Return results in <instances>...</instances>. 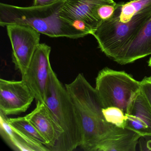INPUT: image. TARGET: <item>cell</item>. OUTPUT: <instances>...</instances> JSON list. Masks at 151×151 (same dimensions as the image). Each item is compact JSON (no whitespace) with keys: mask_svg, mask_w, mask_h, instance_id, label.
<instances>
[{"mask_svg":"<svg viewBox=\"0 0 151 151\" xmlns=\"http://www.w3.org/2000/svg\"><path fill=\"white\" fill-rule=\"evenodd\" d=\"M65 0L45 6L21 7L0 3V25H26L50 37L78 39L87 36L61 18L60 11Z\"/></svg>","mask_w":151,"mask_h":151,"instance_id":"obj_1","label":"cell"},{"mask_svg":"<svg viewBox=\"0 0 151 151\" xmlns=\"http://www.w3.org/2000/svg\"><path fill=\"white\" fill-rule=\"evenodd\" d=\"M65 87L80 117L83 132L80 147L85 151H97L101 141L114 126L105 120L103 109L95 88L82 73Z\"/></svg>","mask_w":151,"mask_h":151,"instance_id":"obj_2","label":"cell"},{"mask_svg":"<svg viewBox=\"0 0 151 151\" xmlns=\"http://www.w3.org/2000/svg\"><path fill=\"white\" fill-rule=\"evenodd\" d=\"M45 104L56 124L60 137L51 151H72L81 146L83 132L78 112L53 70L51 71Z\"/></svg>","mask_w":151,"mask_h":151,"instance_id":"obj_3","label":"cell"},{"mask_svg":"<svg viewBox=\"0 0 151 151\" xmlns=\"http://www.w3.org/2000/svg\"><path fill=\"white\" fill-rule=\"evenodd\" d=\"M122 2L117 3L113 16L102 22L91 35L96 39L99 48L107 57L115 60L135 37L151 17V6L134 16L127 22L119 20Z\"/></svg>","mask_w":151,"mask_h":151,"instance_id":"obj_4","label":"cell"},{"mask_svg":"<svg viewBox=\"0 0 151 151\" xmlns=\"http://www.w3.org/2000/svg\"><path fill=\"white\" fill-rule=\"evenodd\" d=\"M96 92L103 108L116 107L126 113L132 100L140 91V82L124 71L106 68L96 78Z\"/></svg>","mask_w":151,"mask_h":151,"instance_id":"obj_5","label":"cell"},{"mask_svg":"<svg viewBox=\"0 0 151 151\" xmlns=\"http://www.w3.org/2000/svg\"><path fill=\"white\" fill-rule=\"evenodd\" d=\"M6 27L12 45L13 63L23 76L40 44V33L26 25L11 24Z\"/></svg>","mask_w":151,"mask_h":151,"instance_id":"obj_6","label":"cell"},{"mask_svg":"<svg viewBox=\"0 0 151 151\" xmlns=\"http://www.w3.org/2000/svg\"><path fill=\"white\" fill-rule=\"evenodd\" d=\"M51 47L45 43L37 47L22 80L28 86L37 101L45 103L51 71Z\"/></svg>","mask_w":151,"mask_h":151,"instance_id":"obj_7","label":"cell"},{"mask_svg":"<svg viewBox=\"0 0 151 151\" xmlns=\"http://www.w3.org/2000/svg\"><path fill=\"white\" fill-rule=\"evenodd\" d=\"M114 0H65L60 11L61 18L86 35H91L100 23L94 12L99 5H115Z\"/></svg>","mask_w":151,"mask_h":151,"instance_id":"obj_8","label":"cell"},{"mask_svg":"<svg viewBox=\"0 0 151 151\" xmlns=\"http://www.w3.org/2000/svg\"><path fill=\"white\" fill-rule=\"evenodd\" d=\"M35 99L22 80L0 79V112L6 116L26 112Z\"/></svg>","mask_w":151,"mask_h":151,"instance_id":"obj_9","label":"cell"},{"mask_svg":"<svg viewBox=\"0 0 151 151\" xmlns=\"http://www.w3.org/2000/svg\"><path fill=\"white\" fill-rule=\"evenodd\" d=\"M126 128L141 136H151V106L140 91L128 106Z\"/></svg>","mask_w":151,"mask_h":151,"instance_id":"obj_10","label":"cell"},{"mask_svg":"<svg viewBox=\"0 0 151 151\" xmlns=\"http://www.w3.org/2000/svg\"><path fill=\"white\" fill-rule=\"evenodd\" d=\"M149 55H151V17L114 61L125 65Z\"/></svg>","mask_w":151,"mask_h":151,"instance_id":"obj_11","label":"cell"},{"mask_svg":"<svg viewBox=\"0 0 151 151\" xmlns=\"http://www.w3.org/2000/svg\"><path fill=\"white\" fill-rule=\"evenodd\" d=\"M47 142L49 151L53 147L60 137V133L55 122L54 121L46 105L37 101L34 110L25 116Z\"/></svg>","mask_w":151,"mask_h":151,"instance_id":"obj_12","label":"cell"},{"mask_svg":"<svg viewBox=\"0 0 151 151\" xmlns=\"http://www.w3.org/2000/svg\"><path fill=\"white\" fill-rule=\"evenodd\" d=\"M0 134L4 141L16 151H47V147L24 135L9 124L7 116L0 112Z\"/></svg>","mask_w":151,"mask_h":151,"instance_id":"obj_13","label":"cell"},{"mask_svg":"<svg viewBox=\"0 0 151 151\" xmlns=\"http://www.w3.org/2000/svg\"><path fill=\"white\" fill-rule=\"evenodd\" d=\"M140 137L134 131L114 125L97 151H135Z\"/></svg>","mask_w":151,"mask_h":151,"instance_id":"obj_14","label":"cell"},{"mask_svg":"<svg viewBox=\"0 0 151 151\" xmlns=\"http://www.w3.org/2000/svg\"><path fill=\"white\" fill-rule=\"evenodd\" d=\"M9 124L34 141L47 146V142L37 129L25 116L8 118ZM48 148V147H47Z\"/></svg>","mask_w":151,"mask_h":151,"instance_id":"obj_15","label":"cell"},{"mask_svg":"<svg viewBox=\"0 0 151 151\" xmlns=\"http://www.w3.org/2000/svg\"><path fill=\"white\" fill-rule=\"evenodd\" d=\"M151 6V0H132L122 2L119 14V20L122 22H127L132 17Z\"/></svg>","mask_w":151,"mask_h":151,"instance_id":"obj_16","label":"cell"},{"mask_svg":"<svg viewBox=\"0 0 151 151\" xmlns=\"http://www.w3.org/2000/svg\"><path fill=\"white\" fill-rule=\"evenodd\" d=\"M102 112L107 122L119 128H126V114L121 109L116 107H109L102 109Z\"/></svg>","mask_w":151,"mask_h":151,"instance_id":"obj_17","label":"cell"},{"mask_svg":"<svg viewBox=\"0 0 151 151\" xmlns=\"http://www.w3.org/2000/svg\"><path fill=\"white\" fill-rule=\"evenodd\" d=\"M116 6L117 3L115 5H100L96 7L94 10V16L100 24L102 22L108 20L113 16L115 12Z\"/></svg>","mask_w":151,"mask_h":151,"instance_id":"obj_18","label":"cell"},{"mask_svg":"<svg viewBox=\"0 0 151 151\" xmlns=\"http://www.w3.org/2000/svg\"><path fill=\"white\" fill-rule=\"evenodd\" d=\"M140 91L151 106V76L145 77L140 81Z\"/></svg>","mask_w":151,"mask_h":151,"instance_id":"obj_19","label":"cell"},{"mask_svg":"<svg viewBox=\"0 0 151 151\" xmlns=\"http://www.w3.org/2000/svg\"><path fill=\"white\" fill-rule=\"evenodd\" d=\"M139 150L151 151V136H141L139 140Z\"/></svg>","mask_w":151,"mask_h":151,"instance_id":"obj_20","label":"cell"},{"mask_svg":"<svg viewBox=\"0 0 151 151\" xmlns=\"http://www.w3.org/2000/svg\"><path fill=\"white\" fill-rule=\"evenodd\" d=\"M61 0H34L32 6H45L51 5Z\"/></svg>","mask_w":151,"mask_h":151,"instance_id":"obj_21","label":"cell"},{"mask_svg":"<svg viewBox=\"0 0 151 151\" xmlns=\"http://www.w3.org/2000/svg\"><path fill=\"white\" fill-rule=\"evenodd\" d=\"M148 66H149V67H150L151 68V57H150V59H149V60H148Z\"/></svg>","mask_w":151,"mask_h":151,"instance_id":"obj_22","label":"cell"}]
</instances>
